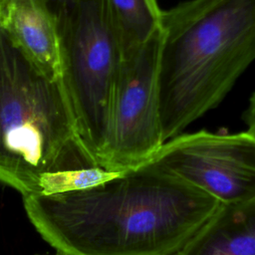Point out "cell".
<instances>
[{
  "mask_svg": "<svg viewBox=\"0 0 255 255\" xmlns=\"http://www.w3.org/2000/svg\"><path fill=\"white\" fill-rule=\"evenodd\" d=\"M157 70L163 141L217 108L255 57V0H187L163 11Z\"/></svg>",
  "mask_w": 255,
  "mask_h": 255,
  "instance_id": "obj_2",
  "label": "cell"
},
{
  "mask_svg": "<svg viewBox=\"0 0 255 255\" xmlns=\"http://www.w3.org/2000/svg\"><path fill=\"white\" fill-rule=\"evenodd\" d=\"M3 1H4V0H0V13H1V9H2V5H3Z\"/></svg>",
  "mask_w": 255,
  "mask_h": 255,
  "instance_id": "obj_12",
  "label": "cell"
},
{
  "mask_svg": "<svg viewBox=\"0 0 255 255\" xmlns=\"http://www.w3.org/2000/svg\"><path fill=\"white\" fill-rule=\"evenodd\" d=\"M0 28L39 73L62 80L57 20L44 0H4Z\"/></svg>",
  "mask_w": 255,
  "mask_h": 255,
  "instance_id": "obj_7",
  "label": "cell"
},
{
  "mask_svg": "<svg viewBox=\"0 0 255 255\" xmlns=\"http://www.w3.org/2000/svg\"><path fill=\"white\" fill-rule=\"evenodd\" d=\"M122 58L142 46L161 29L157 0H106Z\"/></svg>",
  "mask_w": 255,
  "mask_h": 255,
  "instance_id": "obj_9",
  "label": "cell"
},
{
  "mask_svg": "<svg viewBox=\"0 0 255 255\" xmlns=\"http://www.w3.org/2000/svg\"><path fill=\"white\" fill-rule=\"evenodd\" d=\"M92 166L62 80L39 73L0 28V182L42 194L53 175Z\"/></svg>",
  "mask_w": 255,
  "mask_h": 255,
  "instance_id": "obj_3",
  "label": "cell"
},
{
  "mask_svg": "<svg viewBox=\"0 0 255 255\" xmlns=\"http://www.w3.org/2000/svg\"><path fill=\"white\" fill-rule=\"evenodd\" d=\"M245 118V123L248 125V130L255 131V125H254V100L253 96L250 99V104L247 109V113L244 115Z\"/></svg>",
  "mask_w": 255,
  "mask_h": 255,
  "instance_id": "obj_10",
  "label": "cell"
},
{
  "mask_svg": "<svg viewBox=\"0 0 255 255\" xmlns=\"http://www.w3.org/2000/svg\"><path fill=\"white\" fill-rule=\"evenodd\" d=\"M54 14L60 39L62 83L81 140L98 166L109 133L122 52L106 0H74Z\"/></svg>",
  "mask_w": 255,
  "mask_h": 255,
  "instance_id": "obj_4",
  "label": "cell"
},
{
  "mask_svg": "<svg viewBox=\"0 0 255 255\" xmlns=\"http://www.w3.org/2000/svg\"><path fill=\"white\" fill-rule=\"evenodd\" d=\"M162 29L122 58L114 91L110 128L98 166L111 172L136 168L164 143L157 70Z\"/></svg>",
  "mask_w": 255,
  "mask_h": 255,
  "instance_id": "obj_5",
  "label": "cell"
},
{
  "mask_svg": "<svg viewBox=\"0 0 255 255\" xmlns=\"http://www.w3.org/2000/svg\"><path fill=\"white\" fill-rule=\"evenodd\" d=\"M46 2V4L49 6V8L53 11V13L59 9L60 7L64 6L65 4L69 3V2H72L74 0H44Z\"/></svg>",
  "mask_w": 255,
  "mask_h": 255,
  "instance_id": "obj_11",
  "label": "cell"
},
{
  "mask_svg": "<svg viewBox=\"0 0 255 255\" xmlns=\"http://www.w3.org/2000/svg\"><path fill=\"white\" fill-rule=\"evenodd\" d=\"M57 255H60V254H57Z\"/></svg>",
  "mask_w": 255,
  "mask_h": 255,
  "instance_id": "obj_13",
  "label": "cell"
},
{
  "mask_svg": "<svg viewBox=\"0 0 255 255\" xmlns=\"http://www.w3.org/2000/svg\"><path fill=\"white\" fill-rule=\"evenodd\" d=\"M23 203L60 255H172L220 205L150 163L88 188L23 196Z\"/></svg>",
  "mask_w": 255,
  "mask_h": 255,
  "instance_id": "obj_1",
  "label": "cell"
},
{
  "mask_svg": "<svg viewBox=\"0 0 255 255\" xmlns=\"http://www.w3.org/2000/svg\"><path fill=\"white\" fill-rule=\"evenodd\" d=\"M172 255H255V199L220 203Z\"/></svg>",
  "mask_w": 255,
  "mask_h": 255,
  "instance_id": "obj_8",
  "label": "cell"
},
{
  "mask_svg": "<svg viewBox=\"0 0 255 255\" xmlns=\"http://www.w3.org/2000/svg\"><path fill=\"white\" fill-rule=\"evenodd\" d=\"M151 165L206 192L220 203L255 199V131L198 130L165 141Z\"/></svg>",
  "mask_w": 255,
  "mask_h": 255,
  "instance_id": "obj_6",
  "label": "cell"
}]
</instances>
